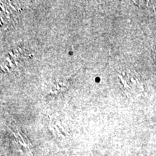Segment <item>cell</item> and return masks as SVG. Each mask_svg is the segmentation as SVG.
Masks as SVG:
<instances>
[{"instance_id": "1", "label": "cell", "mask_w": 156, "mask_h": 156, "mask_svg": "<svg viewBox=\"0 0 156 156\" xmlns=\"http://www.w3.org/2000/svg\"><path fill=\"white\" fill-rule=\"evenodd\" d=\"M118 77L121 87L129 95H136L143 90L142 83L137 74L131 70L124 69L118 72Z\"/></svg>"}]
</instances>
